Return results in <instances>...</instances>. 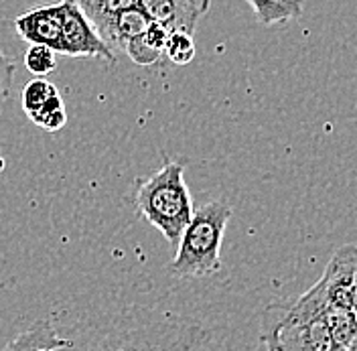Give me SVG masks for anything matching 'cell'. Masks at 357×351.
<instances>
[{"mask_svg":"<svg viewBox=\"0 0 357 351\" xmlns=\"http://www.w3.org/2000/svg\"><path fill=\"white\" fill-rule=\"evenodd\" d=\"M209 337L203 323L181 313L130 307L82 325L59 351H201Z\"/></svg>","mask_w":357,"mask_h":351,"instance_id":"cell-1","label":"cell"},{"mask_svg":"<svg viewBox=\"0 0 357 351\" xmlns=\"http://www.w3.org/2000/svg\"><path fill=\"white\" fill-rule=\"evenodd\" d=\"M260 339L268 351H341L329 331L321 283L294 301L270 305L262 315Z\"/></svg>","mask_w":357,"mask_h":351,"instance_id":"cell-2","label":"cell"},{"mask_svg":"<svg viewBox=\"0 0 357 351\" xmlns=\"http://www.w3.org/2000/svg\"><path fill=\"white\" fill-rule=\"evenodd\" d=\"M231 218L225 201H209L193 209L169 266L175 278H205L222 270V241Z\"/></svg>","mask_w":357,"mask_h":351,"instance_id":"cell-3","label":"cell"},{"mask_svg":"<svg viewBox=\"0 0 357 351\" xmlns=\"http://www.w3.org/2000/svg\"><path fill=\"white\" fill-rule=\"evenodd\" d=\"M138 214L156 227L169 244H178L193 216V199L185 181L183 163H165L162 169L144 179L134 195Z\"/></svg>","mask_w":357,"mask_h":351,"instance_id":"cell-4","label":"cell"},{"mask_svg":"<svg viewBox=\"0 0 357 351\" xmlns=\"http://www.w3.org/2000/svg\"><path fill=\"white\" fill-rule=\"evenodd\" d=\"M59 53L67 57H98L116 64V55L88 17L73 0H61V45Z\"/></svg>","mask_w":357,"mask_h":351,"instance_id":"cell-5","label":"cell"},{"mask_svg":"<svg viewBox=\"0 0 357 351\" xmlns=\"http://www.w3.org/2000/svg\"><path fill=\"white\" fill-rule=\"evenodd\" d=\"M144 15L169 33L181 31L193 35L201 17L209 13L211 0H136Z\"/></svg>","mask_w":357,"mask_h":351,"instance_id":"cell-6","label":"cell"},{"mask_svg":"<svg viewBox=\"0 0 357 351\" xmlns=\"http://www.w3.org/2000/svg\"><path fill=\"white\" fill-rule=\"evenodd\" d=\"M15 31L22 41L31 45H45L59 53L61 45V2L39 6L22 13L15 19Z\"/></svg>","mask_w":357,"mask_h":351,"instance_id":"cell-7","label":"cell"},{"mask_svg":"<svg viewBox=\"0 0 357 351\" xmlns=\"http://www.w3.org/2000/svg\"><path fill=\"white\" fill-rule=\"evenodd\" d=\"M151 22L153 21L144 15V10L140 6H132V8L120 13L106 27V31L102 33V39L106 41V45L110 47L112 51L114 49L124 51V47L130 43L132 39H136L138 35H142L149 29Z\"/></svg>","mask_w":357,"mask_h":351,"instance_id":"cell-8","label":"cell"},{"mask_svg":"<svg viewBox=\"0 0 357 351\" xmlns=\"http://www.w3.org/2000/svg\"><path fill=\"white\" fill-rule=\"evenodd\" d=\"M169 31L156 22H151L149 29L132 39L130 43L124 47L122 53H126L132 59L136 66L149 67L155 66L160 61V57L165 55V43H167Z\"/></svg>","mask_w":357,"mask_h":351,"instance_id":"cell-9","label":"cell"},{"mask_svg":"<svg viewBox=\"0 0 357 351\" xmlns=\"http://www.w3.org/2000/svg\"><path fill=\"white\" fill-rule=\"evenodd\" d=\"M77 4V8L88 17V21L93 24V29L100 33L106 31V27L110 24L120 13L138 6L136 0H73Z\"/></svg>","mask_w":357,"mask_h":351,"instance_id":"cell-10","label":"cell"},{"mask_svg":"<svg viewBox=\"0 0 357 351\" xmlns=\"http://www.w3.org/2000/svg\"><path fill=\"white\" fill-rule=\"evenodd\" d=\"M258 22L272 27L294 21L303 15V0H245Z\"/></svg>","mask_w":357,"mask_h":351,"instance_id":"cell-11","label":"cell"},{"mask_svg":"<svg viewBox=\"0 0 357 351\" xmlns=\"http://www.w3.org/2000/svg\"><path fill=\"white\" fill-rule=\"evenodd\" d=\"M59 89L55 88L51 82H47L45 77H35L31 82L24 84L21 91V106L22 112L31 118L35 112H39L49 102H53L55 98H59Z\"/></svg>","mask_w":357,"mask_h":351,"instance_id":"cell-12","label":"cell"},{"mask_svg":"<svg viewBox=\"0 0 357 351\" xmlns=\"http://www.w3.org/2000/svg\"><path fill=\"white\" fill-rule=\"evenodd\" d=\"M66 337H59L51 323L37 321L29 327V343L24 351H59L66 348Z\"/></svg>","mask_w":357,"mask_h":351,"instance_id":"cell-13","label":"cell"},{"mask_svg":"<svg viewBox=\"0 0 357 351\" xmlns=\"http://www.w3.org/2000/svg\"><path fill=\"white\" fill-rule=\"evenodd\" d=\"M165 55L169 57V61L173 66H189L195 59V41H193V35L181 33V31L169 33L167 43H165Z\"/></svg>","mask_w":357,"mask_h":351,"instance_id":"cell-14","label":"cell"},{"mask_svg":"<svg viewBox=\"0 0 357 351\" xmlns=\"http://www.w3.org/2000/svg\"><path fill=\"white\" fill-rule=\"evenodd\" d=\"M35 126L43 128L47 132H57L61 130L67 124V110L63 98H55L53 102H49L47 106H43L39 112H35L29 118Z\"/></svg>","mask_w":357,"mask_h":351,"instance_id":"cell-15","label":"cell"},{"mask_svg":"<svg viewBox=\"0 0 357 351\" xmlns=\"http://www.w3.org/2000/svg\"><path fill=\"white\" fill-rule=\"evenodd\" d=\"M24 67L35 77H45L57 67V53L45 45H31L24 53Z\"/></svg>","mask_w":357,"mask_h":351,"instance_id":"cell-16","label":"cell"},{"mask_svg":"<svg viewBox=\"0 0 357 351\" xmlns=\"http://www.w3.org/2000/svg\"><path fill=\"white\" fill-rule=\"evenodd\" d=\"M13 80H15V64L0 49V100L8 94V89L13 86Z\"/></svg>","mask_w":357,"mask_h":351,"instance_id":"cell-17","label":"cell"},{"mask_svg":"<svg viewBox=\"0 0 357 351\" xmlns=\"http://www.w3.org/2000/svg\"><path fill=\"white\" fill-rule=\"evenodd\" d=\"M26 343H29V329L19 333L13 341H8V343H6V348H4L2 351H24Z\"/></svg>","mask_w":357,"mask_h":351,"instance_id":"cell-18","label":"cell"},{"mask_svg":"<svg viewBox=\"0 0 357 351\" xmlns=\"http://www.w3.org/2000/svg\"><path fill=\"white\" fill-rule=\"evenodd\" d=\"M354 313H356V319H357V268H356V276H354Z\"/></svg>","mask_w":357,"mask_h":351,"instance_id":"cell-19","label":"cell"},{"mask_svg":"<svg viewBox=\"0 0 357 351\" xmlns=\"http://www.w3.org/2000/svg\"><path fill=\"white\" fill-rule=\"evenodd\" d=\"M347 351H357V337H356V339H354V343L349 345V350H347Z\"/></svg>","mask_w":357,"mask_h":351,"instance_id":"cell-20","label":"cell"}]
</instances>
